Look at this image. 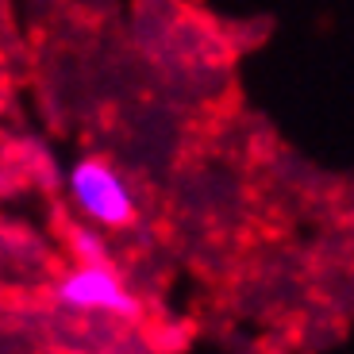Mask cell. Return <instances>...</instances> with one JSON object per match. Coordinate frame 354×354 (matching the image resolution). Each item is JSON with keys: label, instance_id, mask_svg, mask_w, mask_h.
Listing matches in <instances>:
<instances>
[{"label": "cell", "instance_id": "cell-1", "mask_svg": "<svg viewBox=\"0 0 354 354\" xmlns=\"http://www.w3.org/2000/svg\"><path fill=\"white\" fill-rule=\"evenodd\" d=\"M66 193H70L73 208L81 220L93 227H131L139 220V204H135L131 185L124 181L120 169H112L100 158H81L66 169Z\"/></svg>", "mask_w": 354, "mask_h": 354}, {"label": "cell", "instance_id": "cell-3", "mask_svg": "<svg viewBox=\"0 0 354 354\" xmlns=\"http://www.w3.org/2000/svg\"><path fill=\"white\" fill-rule=\"evenodd\" d=\"M70 243H73V250H77L81 262H100V258H108L104 239H100L97 227H73L70 231Z\"/></svg>", "mask_w": 354, "mask_h": 354}, {"label": "cell", "instance_id": "cell-2", "mask_svg": "<svg viewBox=\"0 0 354 354\" xmlns=\"http://www.w3.org/2000/svg\"><path fill=\"white\" fill-rule=\"evenodd\" d=\"M54 301H58V308L77 312V316H88V312L115 316V319L139 316L135 292L124 285V277L112 270L108 258H100V262H81L77 270H70L62 281L54 285Z\"/></svg>", "mask_w": 354, "mask_h": 354}]
</instances>
